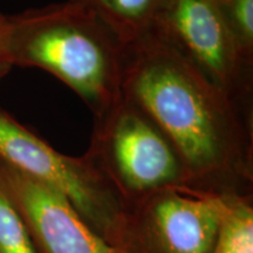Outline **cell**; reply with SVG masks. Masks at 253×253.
I'll use <instances>...</instances> for the list:
<instances>
[{"mask_svg": "<svg viewBox=\"0 0 253 253\" xmlns=\"http://www.w3.org/2000/svg\"><path fill=\"white\" fill-rule=\"evenodd\" d=\"M86 4L123 46L150 34L164 0H80Z\"/></svg>", "mask_w": 253, "mask_h": 253, "instance_id": "ba28073f", "label": "cell"}, {"mask_svg": "<svg viewBox=\"0 0 253 253\" xmlns=\"http://www.w3.org/2000/svg\"><path fill=\"white\" fill-rule=\"evenodd\" d=\"M121 90L160 126L181 158L186 188L252 196L253 114L148 34L125 47Z\"/></svg>", "mask_w": 253, "mask_h": 253, "instance_id": "6da1fadb", "label": "cell"}, {"mask_svg": "<svg viewBox=\"0 0 253 253\" xmlns=\"http://www.w3.org/2000/svg\"><path fill=\"white\" fill-rule=\"evenodd\" d=\"M0 253H37L17 208L0 184Z\"/></svg>", "mask_w": 253, "mask_h": 253, "instance_id": "30bf717a", "label": "cell"}, {"mask_svg": "<svg viewBox=\"0 0 253 253\" xmlns=\"http://www.w3.org/2000/svg\"><path fill=\"white\" fill-rule=\"evenodd\" d=\"M4 15L2 13H0V26H1V23H2V19H4ZM12 69V66L9 65L7 60L5 59L4 54H2L1 52V48H0V81L4 79L6 75L8 74L9 71Z\"/></svg>", "mask_w": 253, "mask_h": 253, "instance_id": "7c38bea8", "label": "cell"}, {"mask_svg": "<svg viewBox=\"0 0 253 253\" xmlns=\"http://www.w3.org/2000/svg\"><path fill=\"white\" fill-rule=\"evenodd\" d=\"M0 184L23 218L37 253H118L61 192L2 160Z\"/></svg>", "mask_w": 253, "mask_h": 253, "instance_id": "52a82bcc", "label": "cell"}, {"mask_svg": "<svg viewBox=\"0 0 253 253\" xmlns=\"http://www.w3.org/2000/svg\"><path fill=\"white\" fill-rule=\"evenodd\" d=\"M211 253H253L252 196H225V207Z\"/></svg>", "mask_w": 253, "mask_h": 253, "instance_id": "9c48e42d", "label": "cell"}, {"mask_svg": "<svg viewBox=\"0 0 253 253\" xmlns=\"http://www.w3.org/2000/svg\"><path fill=\"white\" fill-rule=\"evenodd\" d=\"M0 48L12 67L40 68L67 84L94 118L122 94L125 46L80 0L5 14Z\"/></svg>", "mask_w": 253, "mask_h": 253, "instance_id": "7a4b0ae2", "label": "cell"}, {"mask_svg": "<svg viewBox=\"0 0 253 253\" xmlns=\"http://www.w3.org/2000/svg\"><path fill=\"white\" fill-rule=\"evenodd\" d=\"M150 33L253 114V60L239 48L217 0H164Z\"/></svg>", "mask_w": 253, "mask_h": 253, "instance_id": "5b68a950", "label": "cell"}, {"mask_svg": "<svg viewBox=\"0 0 253 253\" xmlns=\"http://www.w3.org/2000/svg\"><path fill=\"white\" fill-rule=\"evenodd\" d=\"M225 196L164 189L126 205L112 245L118 253H211Z\"/></svg>", "mask_w": 253, "mask_h": 253, "instance_id": "8992f818", "label": "cell"}, {"mask_svg": "<svg viewBox=\"0 0 253 253\" xmlns=\"http://www.w3.org/2000/svg\"><path fill=\"white\" fill-rule=\"evenodd\" d=\"M0 160L61 192L90 229L110 245L125 203L86 154L72 157L59 153L0 108Z\"/></svg>", "mask_w": 253, "mask_h": 253, "instance_id": "277c9868", "label": "cell"}, {"mask_svg": "<svg viewBox=\"0 0 253 253\" xmlns=\"http://www.w3.org/2000/svg\"><path fill=\"white\" fill-rule=\"evenodd\" d=\"M217 4L239 48L253 60V0H217Z\"/></svg>", "mask_w": 253, "mask_h": 253, "instance_id": "8fae6325", "label": "cell"}, {"mask_svg": "<svg viewBox=\"0 0 253 253\" xmlns=\"http://www.w3.org/2000/svg\"><path fill=\"white\" fill-rule=\"evenodd\" d=\"M86 155L126 205L164 189L186 188L171 142L138 104L121 94L95 118Z\"/></svg>", "mask_w": 253, "mask_h": 253, "instance_id": "3957f363", "label": "cell"}]
</instances>
